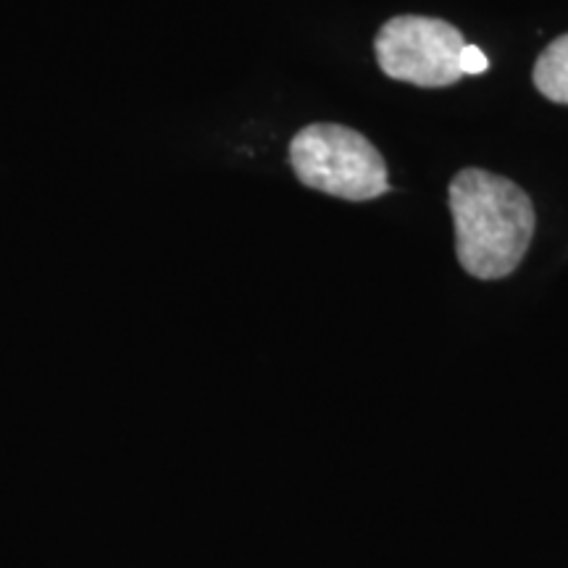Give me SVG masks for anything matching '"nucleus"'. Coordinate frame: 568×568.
<instances>
[{
	"label": "nucleus",
	"mask_w": 568,
	"mask_h": 568,
	"mask_svg": "<svg viewBox=\"0 0 568 568\" xmlns=\"http://www.w3.org/2000/svg\"><path fill=\"white\" fill-rule=\"evenodd\" d=\"M456 253L477 280L514 274L535 237V209L516 182L485 169H464L450 182Z\"/></svg>",
	"instance_id": "1"
},
{
	"label": "nucleus",
	"mask_w": 568,
	"mask_h": 568,
	"mask_svg": "<svg viewBox=\"0 0 568 568\" xmlns=\"http://www.w3.org/2000/svg\"><path fill=\"white\" fill-rule=\"evenodd\" d=\"M290 166L305 187L343 201H374L389 190L385 159L364 134L343 124H311L297 132Z\"/></svg>",
	"instance_id": "2"
},
{
	"label": "nucleus",
	"mask_w": 568,
	"mask_h": 568,
	"mask_svg": "<svg viewBox=\"0 0 568 568\" xmlns=\"http://www.w3.org/2000/svg\"><path fill=\"white\" fill-rule=\"evenodd\" d=\"M466 40L456 27L429 17H395L376 32L374 51L389 80L447 88L464 77Z\"/></svg>",
	"instance_id": "3"
},
{
	"label": "nucleus",
	"mask_w": 568,
	"mask_h": 568,
	"mask_svg": "<svg viewBox=\"0 0 568 568\" xmlns=\"http://www.w3.org/2000/svg\"><path fill=\"white\" fill-rule=\"evenodd\" d=\"M531 80H535L539 95L552 103L568 105V32L539 53Z\"/></svg>",
	"instance_id": "4"
},
{
	"label": "nucleus",
	"mask_w": 568,
	"mask_h": 568,
	"mask_svg": "<svg viewBox=\"0 0 568 568\" xmlns=\"http://www.w3.org/2000/svg\"><path fill=\"white\" fill-rule=\"evenodd\" d=\"M460 67H464V74H481V71L489 69L487 55L479 51L477 45H468L464 48V59H460Z\"/></svg>",
	"instance_id": "5"
}]
</instances>
